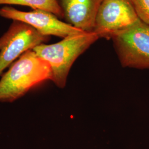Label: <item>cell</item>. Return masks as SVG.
<instances>
[{"label": "cell", "instance_id": "obj_7", "mask_svg": "<svg viewBox=\"0 0 149 149\" xmlns=\"http://www.w3.org/2000/svg\"><path fill=\"white\" fill-rule=\"evenodd\" d=\"M103 0H60L66 22L86 32H93Z\"/></svg>", "mask_w": 149, "mask_h": 149}, {"label": "cell", "instance_id": "obj_5", "mask_svg": "<svg viewBox=\"0 0 149 149\" xmlns=\"http://www.w3.org/2000/svg\"><path fill=\"white\" fill-rule=\"evenodd\" d=\"M141 21L130 0H103L93 32L100 38L111 39L116 33Z\"/></svg>", "mask_w": 149, "mask_h": 149}, {"label": "cell", "instance_id": "obj_8", "mask_svg": "<svg viewBox=\"0 0 149 149\" xmlns=\"http://www.w3.org/2000/svg\"><path fill=\"white\" fill-rule=\"evenodd\" d=\"M0 5L28 6L33 10H40L52 13L59 18H64L63 11L58 0H0Z\"/></svg>", "mask_w": 149, "mask_h": 149}, {"label": "cell", "instance_id": "obj_9", "mask_svg": "<svg viewBox=\"0 0 149 149\" xmlns=\"http://www.w3.org/2000/svg\"><path fill=\"white\" fill-rule=\"evenodd\" d=\"M139 18L149 26V0H130Z\"/></svg>", "mask_w": 149, "mask_h": 149}, {"label": "cell", "instance_id": "obj_2", "mask_svg": "<svg viewBox=\"0 0 149 149\" xmlns=\"http://www.w3.org/2000/svg\"><path fill=\"white\" fill-rule=\"evenodd\" d=\"M99 38L94 32H81L64 38L58 43L40 44L32 50L49 64L52 81L63 88L75 60Z\"/></svg>", "mask_w": 149, "mask_h": 149}, {"label": "cell", "instance_id": "obj_4", "mask_svg": "<svg viewBox=\"0 0 149 149\" xmlns=\"http://www.w3.org/2000/svg\"><path fill=\"white\" fill-rule=\"evenodd\" d=\"M49 38L23 22L13 21L0 38V74L22 54L48 42Z\"/></svg>", "mask_w": 149, "mask_h": 149}, {"label": "cell", "instance_id": "obj_6", "mask_svg": "<svg viewBox=\"0 0 149 149\" xmlns=\"http://www.w3.org/2000/svg\"><path fill=\"white\" fill-rule=\"evenodd\" d=\"M0 16L13 21L23 22L47 37L53 36L64 38L73 34L84 32L60 20L52 13L40 10L26 12L11 6H4L0 9Z\"/></svg>", "mask_w": 149, "mask_h": 149}, {"label": "cell", "instance_id": "obj_3", "mask_svg": "<svg viewBox=\"0 0 149 149\" xmlns=\"http://www.w3.org/2000/svg\"><path fill=\"white\" fill-rule=\"evenodd\" d=\"M111 39L123 67L149 69V25L140 21L113 34Z\"/></svg>", "mask_w": 149, "mask_h": 149}, {"label": "cell", "instance_id": "obj_1", "mask_svg": "<svg viewBox=\"0 0 149 149\" xmlns=\"http://www.w3.org/2000/svg\"><path fill=\"white\" fill-rule=\"evenodd\" d=\"M52 72L48 63L29 50L11 65L0 80V102H12L47 80Z\"/></svg>", "mask_w": 149, "mask_h": 149}]
</instances>
